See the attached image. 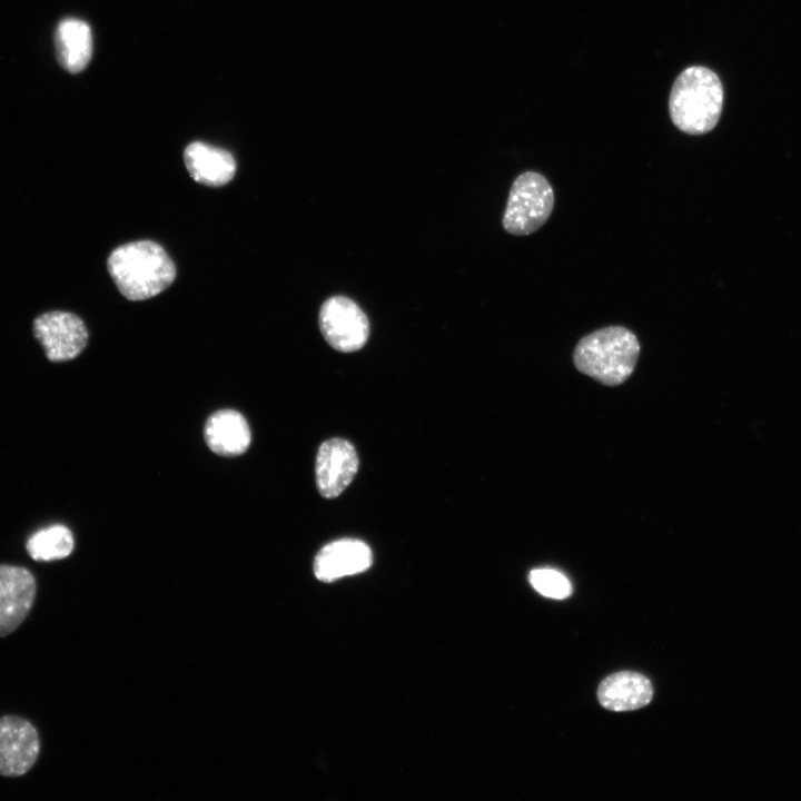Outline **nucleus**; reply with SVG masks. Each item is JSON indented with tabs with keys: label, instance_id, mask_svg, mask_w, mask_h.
Here are the masks:
<instances>
[{
	"label": "nucleus",
	"instance_id": "0eeeda50",
	"mask_svg": "<svg viewBox=\"0 0 801 801\" xmlns=\"http://www.w3.org/2000/svg\"><path fill=\"white\" fill-rule=\"evenodd\" d=\"M40 738L33 724L18 715L0 718V775L20 777L36 763Z\"/></svg>",
	"mask_w": 801,
	"mask_h": 801
},
{
	"label": "nucleus",
	"instance_id": "20e7f679",
	"mask_svg": "<svg viewBox=\"0 0 801 801\" xmlns=\"http://www.w3.org/2000/svg\"><path fill=\"white\" fill-rule=\"evenodd\" d=\"M554 206L550 182L541 174L526 171L513 182L502 225L512 235H530L548 219Z\"/></svg>",
	"mask_w": 801,
	"mask_h": 801
},
{
	"label": "nucleus",
	"instance_id": "dca6fc26",
	"mask_svg": "<svg viewBox=\"0 0 801 801\" xmlns=\"http://www.w3.org/2000/svg\"><path fill=\"white\" fill-rule=\"evenodd\" d=\"M532 586L543 596L551 599H565L572 593L568 578L561 572L544 567L531 571L528 576Z\"/></svg>",
	"mask_w": 801,
	"mask_h": 801
},
{
	"label": "nucleus",
	"instance_id": "ddd939ff",
	"mask_svg": "<svg viewBox=\"0 0 801 801\" xmlns=\"http://www.w3.org/2000/svg\"><path fill=\"white\" fill-rule=\"evenodd\" d=\"M184 160L194 180L210 187L226 185L236 172V161L229 151L201 141L186 147Z\"/></svg>",
	"mask_w": 801,
	"mask_h": 801
},
{
	"label": "nucleus",
	"instance_id": "9d476101",
	"mask_svg": "<svg viewBox=\"0 0 801 801\" xmlns=\"http://www.w3.org/2000/svg\"><path fill=\"white\" fill-rule=\"evenodd\" d=\"M373 562L369 546L356 538H342L326 544L314 562L316 577L332 582L366 571Z\"/></svg>",
	"mask_w": 801,
	"mask_h": 801
},
{
	"label": "nucleus",
	"instance_id": "f8f14e48",
	"mask_svg": "<svg viewBox=\"0 0 801 801\" xmlns=\"http://www.w3.org/2000/svg\"><path fill=\"white\" fill-rule=\"evenodd\" d=\"M652 696L649 679L631 671L609 675L597 689L601 705L616 712L641 709L651 702Z\"/></svg>",
	"mask_w": 801,
	"mask_h": 801
},
{
	"label": "nucleus",
	"instance_id": "7ed1b4c3",
	"mask_svg": "<svg viewBox=\"0 0 801 801\" xmlns=\"http://www.w3.org/2000/svg\"><path fill=\"white\" fill-rule=\"evenodd\" d=\"M640 355L636 336L625 327L609 326L584 336L573 354L575 367L607 386L625 382Z\"/></svg>",
	"mask_w": 801,
	"mask_h": 801
},
{
	"label": "nucleus",
	"instance_id": "39448f33",
	"mask_svg": "<svg viewBox=\"0 0 801 801\" xmlns=\"http://www.w3.org/2000/svg\"><path fill=\"white\" fill-rule=\"evenodd\" d=\"M318 322L326 342L342 353L360 349L369 336V322L365 313L354 300L342 295L329 297L323 303Z\"/></svg>",
	"mask_w": 801,
	"mask_h": 801
},
{
	"label": "nucleus",
	"instance_id": "f03ea898",
	"mask_svg": "<svg viewBox=\"0 0 801 801\" xmlns=\"http://www.w3.org/2000/svg\"><path fill=\"white\" fill-rule=\"evenodd\" d=\"M723 88L715 72L703 66L684 69L675 79L669 100L670 116L689 135L711 131L719 121Z\"/></svg>",
	"mask_w": 801,
	"mask_h": 801
},
{
	"label": "nucleus",
	"instance_id": "f257e3e1",
	"mask_svg": "<svg viewBox=\"0 0 801 801\" xmlns=\"http://www.w3.org/2000/svg\"><path fill=\"white\" fill-rule=\"evenodd\" d=\"M108 271L119 291L129 300H145L168 288L176 267L166 250L151 240L117 247L108 257Z\"/></svg>",
	"mask_w": 801,
	"mask_h": 801
},
{
	"label": "nucleus",
	"instance_id": "4468645a",
	"mask_svg": "<svg viewBox=\"0 0 801 801\" xmlns=\"http://www.w3.org/2000/svg\"><path fill=\"white\" fill-rule=\"evenodd\" d=\"M205 439L208 447L222 456L243 454L251 441L245 417L234 409H220L206 422Z\"/></svg>",
	"mask_w": 801,
	"mask_h": 801
},
{
	"label": "nucleus",
	"instance_id": "1a4fd4ad",
	"mask_svg": "<svg viewBox=\"0 0 801 801\" xmlns=\"http://www.w3.org/2000/svg\"><path fill=\"white\" fill-rule=\"evenodd\" d=\"M355 447L346 439L324 442L316 456V485L322 496L334 498L350 484L358 469Z\"/></svg>",
	"mask_w": 801,
	"mask_h": 801
},
{
	"label": "nucleus",
	"instance_id": "423d86ee",
	"mask_svg": "<svg viewBox=\"0 0 801 801\" xmlns=\"http://www.w3.org/2000/svg\"><path fill=\"white\" fill-rule=\"evenodd\" d=\"M33 333L49 360L66 362L77 357L86 347L88 332L75 314L49 312L33 322Z\"/></svg>",
	"mask_w": 801,
	"mask_h": 801
},
{
	"label": "nucleus",
	"instance_id": "2eb2a0df",
	"mask_svg": "<svg viewBox=\"0 0 801 801\" xmlns=\"http://www.w3.org/2000/svg\"><path fill=\"white\" fill-rule=\"evenodd\" d=\"M71 531L63 525H52L33 533L27 541L26 548L36 561L61 560L73 550Z\"/></svg>",
	"mask_w": 801,
	"mask_h": 801
},
{
	"label": "nucleus",
	"instance_id": "9b49d317",
	"mask_svg": "<svg viewBox=\"0 0 801 801\" xmlns=\"http://www.w3.org/2000/svg\"><path fill=\"white\" fill-rule=\"evenodd\" d=\"M55 56L59 66L71 75L83 71L92 57L90 26L79 18L61 19L53 33Z\"/></svg>",
	"mask_w": 801,
	"mask_h": 801
},
{
	"label": "nucleus",
	"instance_id": "6e6552de",
	"mask_svg": "<svg viewBox=\"0 0 801 801\" xmlns=\"http://www.w3.org/2000/svg\"><path fill=\"white\" fill-rule=\"evenodd\" d=\"M36 593V578L29 570L0 565V637L23 623L33 606Z\"/></svg>",
	"mask_w": 801,
	"mask_h": 801
}]
</instances>
